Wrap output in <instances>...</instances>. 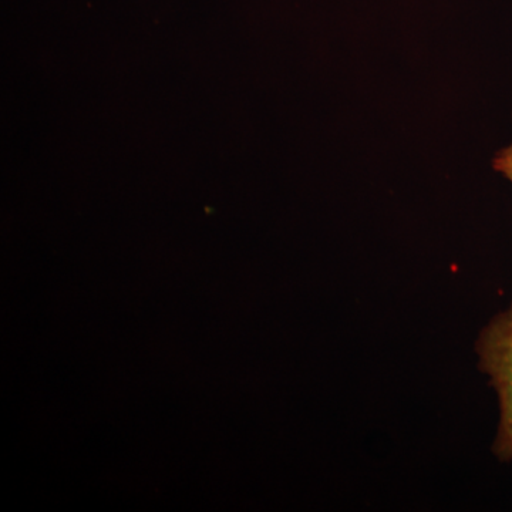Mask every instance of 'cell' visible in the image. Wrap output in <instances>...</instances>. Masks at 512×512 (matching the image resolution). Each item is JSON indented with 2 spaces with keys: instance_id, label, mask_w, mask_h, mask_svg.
<instances>
[{
  "instance_id": "6da1fadb",
  "label": "cell",
  "mask_w": 512,
  "mask_h": 512,
  "mask_svg": "<svg viewBox=\"0 0 512 512\" xmlns=\"http://www.w3.org/2000/svg\"><path fill=\"white\" fill-rule=\"evenodd\" d=\"M478 367L497 393L500 420L493 451L498 460L512 461V298L481 330L476 342Z\"/></svg>"
},
{
  "instance_id": "7a4b0ae2",
  "label": "cell",
  "mask_w": 512,
  "mask_h": 512,
  "mask_svg": "<svg viewBox=\"0 0 512 512\" xmlns=\"http://www.w3.org/2000/svg\"><path fill=\"white\" fill-rule=\"evenodd\" d=\"M493 167L497 173L504 175L512 184V144L503 148V150L495 156Z\"/></svg>"
}]
</instances>
